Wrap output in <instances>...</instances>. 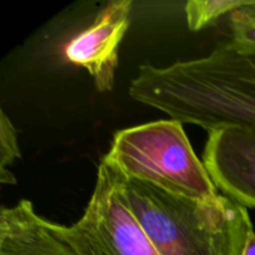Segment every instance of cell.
Wrapping results in <instances>:
<instances>
[{
	"label": "cell",
	"instance_id": "1",
	"mask_svg": "<svg viewBox=\"0 0 255 255\" xmlns=\"http://www.w3.org/2000/svg\"><path fill=\"white\" fill-rule=\"evenodd\" d=\"M139 104L207 131L255 128V59L228 44L199 59L168 66L141 65L128 87Z\"/></svg>",
	"mask_w": 255,
	"mask_h": 255
},
{
	"label": "cell",
	"instance_id": "2",
	"mask_svg": "<svg viewBox=\"0 0 255 255\" xmlns=\"http://www.w3.org/2000/svg\"><path fill=\"white\" fill-rule=\"evenodd\" d=\"M120 186L125 203L159 255H244L254 227L248 209L229 197L183 198L121 172Z\"/></svg>",
	"mask_w": 255,
	"mask_h": 255
},
{
	"label": "cell",
	"instance_id": "3",
	"mask_svg": "<svg viewBox=\"0 0 255 255\" xmlns=\"http://www.w3.org/2000/svg\"><path fill=\"white\" fill-rule=\"evenodd\" d=\"M126 178L183 198L209 199L221 192L194 152L183 124L159 120L120 129L104 156Z\"/></svg>",
	"mask_w": 255,
	"mask_h": 255
},
{
	"label": "cell",
	"instance_id": "4",
	"mask_svg": "<svg viewBox=\"0 0 255 255\" xmlns=\"http://www.w3.org/2000/svg\"><path fill=\"white\" fill-rule=\"evenodd\" d=\"M65 234L76 255H159L125 203L119 169L104 157L84 214Z\"/></svg>",
	"mask_w": 255,
	"mask_h": 255
},
{
	"label": "cell",
	"instance_id": "5",
	"mask_svg": "<svg viewBox=\"0 0 255 255\" xmlns=\"http://www.w3.org/2000/svg\"><path fill=\"white\" fill-rule=\"evenodd\" d=\"M203 163L217 189L255 208V128L226 126L208 132Z\"/></svg>",
	"mask_w": 255,
	"mask_h": 255
},
{
	"label": "cell",
	"instance_id": "6",
	"mask_svg": "<svg viewBox=\"0 0 255 255\" xmlns=\"http://www.w3.org/2000/svg\"><path fill=\"white\" fill-rule=\"evenodd\" d=\"M131 9V0L109 2L94 22L65 46L66 59L84 67L100 92L114 89L119 47L129 26Z\"/></svg>",
	"mask_w": 255,
	"mask_h": 255
},
{
	"label": "cell",
	"instance_id": "7",
	"mask_svg": "<svg viewBox=\"0 0 255 255\" xmlns=\"http://www.w3.org/2000/svg\"><path fill=\"white\" fill-rule=\"evenodd\" d=\"M0 255H76L65 226L36 213L29 199L0 212Z\"/></svg>",
	"mask_w": 255,
	"mask_h": 255
},
{
	"label": "cell",
	"instance_id": "8",
	"mask_svg": "<svg viewBox=\"0 0 255 255\" xmlns=\"http://www.w3.org/2000/svg\"><path fill=\"white\" fill-rule=\"evenodd\" d=\"M229 47L244 56L255 59V1H244L229 19Z\"/></svg>",
	"mask_w": 255,
	"mask_h": 255
},
{
	"label": "cell",
	"instance_id": "9",
	"mask_svg": "<svg viewBox=\"0 0 255 255\" xmlns=\"http://www.w3.org/2000/svg\"><path fill=\"white\" fill-rule=\"evenodd\" d=\"M244 1L239 0H191L184 5L187 25L192 31H198L219 19L227 12H233Z\"/></svg>",
	"mask_w": 255,
	"mask_h": 255
},
{
	"label": "cell",
	"instance_id": "10",
	"mask_svg": "<svg viewBox=\"0 0 255 255\" xmlns=\"http://www.w3.org/2000/svg\"><path fill=\"white\" fill-rule=\"evenodd\" d=\"M0 182L2 184H15L16 179L7 167L21 157L17 142V132L4 110L0 111Z\"/></svg>",
	"mask_w": 255,
	"mask_h": 255
},
{
	"label": "cell",
	"instance_id": "11",
	"mask_svg": "<svg viewBox=\"0 0 255 255\" xmlns=\"http://www.w3.org/2000/svg\"><path fill=\"white\" fill-rule=\"evenodd\" d=\"M244 255H255V232H253L251 237H249L246 251H244Z\"/></svg>",
	"mask_w": 255,
	"mask_h": 255
}]
</instances>
